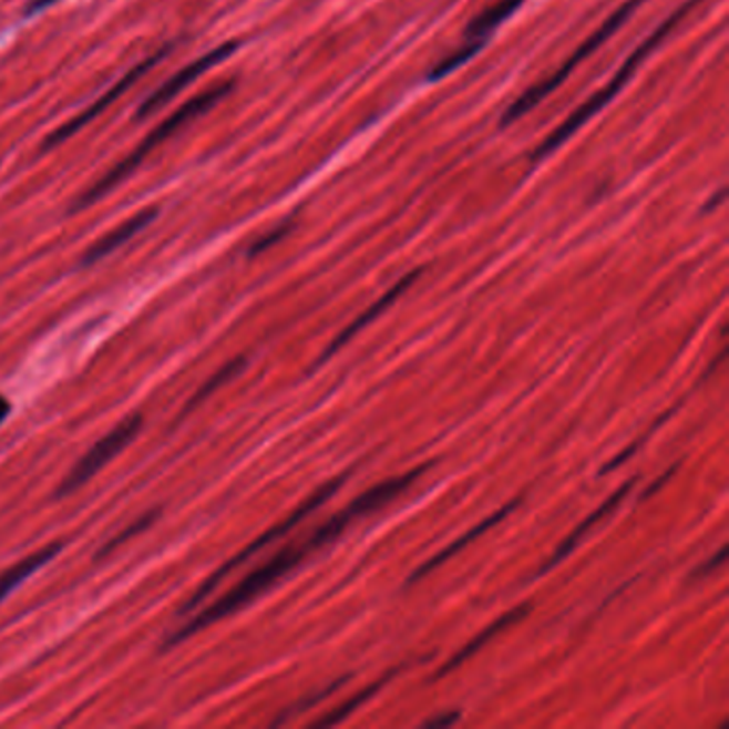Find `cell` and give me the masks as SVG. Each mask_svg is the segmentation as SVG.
<instances>
[{"label": "cell", "instance_id": "cell-1", "mask_svg": "<svg viewBox=\"0 0 729 729\" xmlns=\"http://www.w3.org/2000/svg\"><path fill=\"white\" fill-rule=\"evenodd\" d=\"M358 517L353 512L351 505H347L342 512H338L332 517H328L319 528H315L310 535H306L305 540L294 542L289 546L278 550L273 558H268L264 565H259L255 572H250L248 576L240 579L234 588H229L223 597H218L213 606L202 609L195 618H191L184 627L178 632H174L170 638L165 639L163 650L174 648L178 644H183L184 639L208 629L213 623L232 616L234 612L246 606L248 602H253L255 597H259L266 588H270L274 582H278L280 577L287 576L294 567H298L306 556L319 547L335 542L336 537Z\"/></svg>", "mask_w": 729, "mask_h": 729}, {"label": "cell", "instance_id": "cell-2", "mask_svg": "<svg viewBox=\"0 0 729 729\" xmlns=\"http://www.w3.org/2000/svg\"><path fill=\"white\" fill-rule=\"evenodd\" d=\"M699 0H687L682 7H678L674 13H669L668 18L650 32L638 48L627 57V61L623 62L618 66V71L612 75L608 84L604 89L595 92L593 96H588L579 107H576L565 121L561 122L546 140L533 151V161H542L546 158L550 154L554 153L556 148H561L574 133H577L586 122L591 121L593 116H597L606 105H609L612 99L618 96V92L623 91L627 86V82L634 78V73L638 71L639 64L646 61L666 39H668L669 32L674 31L696 7H698Z\"/></svg>", "mask_w": 729, "mask_h": 729}, {"label": "cell", "instance_id": "cell-3", "mask_svg": "<svg viewBox=\"0 0 729 729\" xmlns=\"http://www.w3.org/2000/svg\"><path fill=\"white\" fill-rule=\"evenodd\" d=\"M232 86H234V84H229V82H227V84H218V86H214L211 91L202 92V94H197L195 99L186 101L181 110H176L167 121L161 122L156 129H153V131L142 140V144H140L133 153L129 154V156H124L121 163L114 165V167H112V170H110L99 183L92 184L91 188H89V191L75 202L73 213H80V211H84V208L92 206L94 202L103 199L105 195H110L119 184L124 183V181H126V178L140 167V163H142L148 154L153 153L156 146H161L165 140H170L174 133H178L184 124H188V122L199 119L202 114H206L208 110H213L214 105H216L220 99H225V96L232 92Z\"/></svg>", "mask_w": 729, "mask_h": 729}, {"label": "cell", "instance_id": "cell-4", "mask_svg": "<svg viewBox=\"0 0 729 729\" xmlns=\"http://www.w3.org/2000/svg\"><path fill=\"white\" fill-rule=\"evenodd\" d=\"M639 2L641 0H627V2H623L609 16L608 20L597 31L593 32L567 61L561 64V69H556L546 80L533 84L528 91L522 92L516 101L512 105H507V110L503 112L501 126H510V124L520 121L522 116H526L528 112H533L542 101H546L547 96L556 91L558 86H563L569 80V75L576 71L577 66L586 61L588 57H593L608 39H612V34H616V31L638 11Z\"/></svg>", "mask_w": 729, "mask_h": 729}, {"label": "cell", "instance_id": "cell-5", "mask_svg": "<svg viewBox=\"0 0 729 729\" xmlns=\"http://www.w3.org/2000/svg\"><path fill=\"white\" fill-rule=\"evenodd\" d=\"M347 478H349V475L345 473V475H340V478H335V480L326 482L324 486L317 487V490L306 499L302 505H298L296 512H291V514L285 517V520H280L278 524H274L273 528H268L264 535H259L253 544H248V546L244 547L243 552H238L234 558H229L225 565H220V567L214 572L213 576L208 577V579L195 591V595L184 604L183 614H188L191 609H195L199 604H204V602L208 599V595L213 593L214 588H216L225 577L229 576L232 572H236L240 565H244L248 558H253L257 552H261L264 547L270 546L273 542H278L280 537H285L287 533H291V531H294L302 520L310 516L317 507H321L324 503H328V501L335 496L336 492L342 487V484L347 482Z\"/></svg>", "mask_w": 729, "mask_h": 729}, {"label": "cell", "instance_id": "cell-6", "mask_svg": "<svg viewBox=\"0 0 729 729\" xmlns=\"http://www.w3.org/2000/svg\"><path fill=\"white\" fill-rule=\"evenodd\" d=\"M142 425H144V415L142 413H133V415L124 418L121 424L114 425L105 437H101L91 450L71 466V471L62 480L61 486H59L54 496L64 499V496L78 492L86 482H91L92 478L105 464H110L114 458L121 454L122 450H126L133 443V439L137 437Z\"/></svg>", "mask_w": 729, "mask_h": 729}, {"label": "cell", "instance_id": "cell-7", "mask_svg": "<svg viewBox=\"0 0 729 729\" xmlns=\"http://www.w3.org/2000/svg\"><path fill=\"white\" fill-rule=\"evenodd\" d=\"M238 41H227L218 48H214L211 52H206L204 57H199L197 61L186 64L184 69H181L174 78H170L165 84H161L153 94L146 96V101L137 107V114L135 119H148L151 114H154L156 110L165 107L170 101H174L184 89H188L191 84H195L206 71H211L213 66H216L218 62L229 59L236 50H238Z\"/></svg>", "mask_w": 729, "mask_h": 729}, {"label": "cell", "instance_id": "cell-8", "mask_svg": "<svg viewBox=\"0 0 729 729\" xmlns=\"http://www.w3.org/2000/svg\"><path fill=\"white\" fill-rule=\"evenodd\" d=\"M167 52H170V45L163 48V50H158V52L153 54L151 59H146V61L135 64L131 71H126L110 91L103 92V94H101L92 105H89L80 116H75L73 121L64 122L59 131H54V133L45 140V148L59 146L62 142L71 140V135H75L78 131H82L86 124H91V121H94L101 112H105V110H107L119 96H122L124 92L129 91L140 78H144V75L153 69L154 64H158V62L163 61V59L167 57Z\"/></svg>", "mask_w": 729, "mask_h": 729}, {"label": "cell", "instance_id": "cell-9", "mask_svg": "<svg viewBox=\"0 0 729 729\" xmlns=\"http://www.w3.org/2000/svg\"><path fill=\"white\" fill-rule=\"evenodd\" d=\"M422 268H418V270H411L409 274H404L398 283H396L394 287H390L374 305L368 306L366 308L364 312H360L358 315V319H353L340 335L336 336L335 340L328 345V349H326V353L319 358V364H324V362H328L332 356H335L336 351L338 349H342L353 336L358 335V332H362L364 330L366 326H370L374 319H379L390 306L394 305L396 300L422 276Z\"/></svg>", "mask_w": 729, "mask_h": 729}, {"label": "cell", "instance_id": "cell-10", "mask_svg": "<svg viewBox=\"0 0 729 729\" xmlns=\"http://www.w3.org/2000/svg\"><path fill=\"white\" fill-rule=\"evenodd\" d=\"M522 503V496H516L514 501H510V503H505L501 510H496L494 514H490V516L484 517L480 524H475L473 528H469L462 537H458L456 542L454 544H450L448 547H443L441 552H437L434 556H430L428 561H425L424 565H420L413 574H411V577L407 579V586H411V584H415V582H420L422 577L430 576L434 569H439L441 565H445L450 558H454L456 556L458 552H462L464 547L471 546L475 540H480L484 533H487L490 528H494L496 524H501V520L503 517L510 516L512 512H516L517 505Z\"/></svg>", "mask_w": 729, "mask_h": 729}, {"label": "cell", "instance_id": "cell-11", "mask_svg": "<svg viewBox=\"0 0 729 729\" xmlns=\"http://www.w3.org/2000/svg\"><path fill=\"white\" fill-rule=\"evenodd\" d=\"M636 482H638V478H632V480H627L623 486L618 487L612 496H608L591 516L584 517L579 524H577L576 528L561 542V546L556 547L554 552H552V556L547 558L546 563L540 567V572H537V576H544V574H547L550 569H554L558 563H563L574 550H576L577 544L582 542V537L597 524V522H602L604 517L609 516L618 505H620V501L634 490V486H636Z\"/></svg>", "mask_w": 729, "mask_h": 729}, {"label": "cell", "instance_id": "cell-12", "mask_svg": "<svg viewBox=\"0 0 729 729\" xmlns=\"http://www.w3.org/2000/svg\"><path fill=\"white\" fill-rule=\"evenodd\" d=\"M531 608H533V606H531L528 602H524V604H520L516 608L510 609L507 614L499 616L494 623L487 625L484 632H480L475 638L469 639V641L458 650L456 655H452L441 668L437 669V671L432 674V680L445 678L448 674H452L454 669L460 668L464 661H469L473 655H478V653H480L486 644H490L492 639L496 638V636H501L505 629H510V627L517 625L524 616H528Z\"/></svg>", "mask_w": 729, "mask_h": 729}, {"label": "cell", "instance_id": "cell-13", "mask_svg": "<svg viewBox=\"0 0 729 729\" xmlns=\"http://www.w3.org/2000/svg\"><path fill=\"white\" fill-rule=\"evenodd\" d=\"M156 216H158V211H156V208H146V211H142V213L131 216L129 220H124V223L119 225L114 232H110L107 236H103L99 243L92 244L91 248L86 250V255L82 257V268L92 266V264L105 259L107 255H112L114 250H119L122 244L129 243V240L135 238L142 229H146Z\"/></svg>", "mask_w": 729, "mask_h": 729}, {"label": "cell", "instance_id": "cell-14", "mask_svg": "<svg viewBox=\"0 0 729 729\" xmlns=\"http://www.w3.org/2000/svg\"><path fill=\"white\" fill-rule=\"evenodd\" d=\"M62 542H54V544H48V546L37 550L29 554L27 558H22L20 563L11 565L9 569H4L0 574V602L7 599L11 595L13 588H18L22 582H27L29 577L39 572L41 567H45L59 552L62 550Z\"/></svg>", "mask_w": 729, "mask_h": 729}, {"label": "cell", "instance_id": "cell-15", "mask_svg": "<svg viewBox=\"0 0 729 729\" xmlns=\"http://www.w3.org/2000/svg\"><path fill=\"white\" fill-rule=\"evenodd\" d=\"M524 0H496L492 7L484 9L466 27V43H486L487 37L496 31L510 16H514Z\"/></svg>", "mask_w": 729, "mask_h": 729}, {"label": "cell", "instance_id": "cell-16", "mask_svg": "<svg viewBox=\"0 0 729 729\" xmlns=\"http://www.w3.org/2000/svg\"><path fill=\"white\" fill-rule=\"evenodd\" d=\"M400 666L394 669H390V671H386L377 682H372V685H368V687H364L362 691H358L353 698L347 699V701H342L340 706H336L335 710H330L326 717H321L319 721H315L312 723V728H332V726H336V723H340V721H345L356 708H360L362 704H366L368 699L372 698L374 694H379L392 678H394L396 674L400 671Z\"/></svg>", "mask_w": 729, "mask_h": 729}, {"label": "cell", "instance_id": "cell-17", "mask_svg": "<svg viewBox=\"0 0 729 729\" xmlns=\"http://www.w3.org/2000/svg\"><path fill=\"white\" fill-rule=\"evenodd\" d=\"M244 366H246V358H236V360H232V362H227V364L223 366L220 370H216L214 372L213 377L195 392V396L186 402V407H184L183 415L181 418H184L186 413H191V411H195L206 398H211V396L218 390V388H223V386H227L232 379H236L240 372L244 370Z\"/></svg>", "mask_w": 729, "mask_h": 729}, {"label": "cell", "instance_id": "cell-18", "mask_svg": "<svg viewBox=\"0 0 729 729\" xmlns=\"http://www.w3.org/2000/svg\"><path fill=\"white\" fill-rule=\"evenodd\" d=\"M349 678H351V674H347V676H340L338 680L330 682V685H328V687H324L321 691H315V694H310V696H305V698L298 699L294 706H289L287 710H283V712H280V715L274 719L273 726H280V723H285V721L294 719L296 715H300V712H305V710H308V708L317 706L319 701H324V699L330 698L332 694H336L338 689H342V687L349 682Z\"/></svg>", "mask_w": 729, "mask_h": 729}, {"label": "cell", "instance_id": "cell-19", "mask_svg": "<svg viewBox=\"0 0 729 729\" xmlns=\"http://www.w3.org/2000/svg\"><path fill=\"white\" fill-rule=\"evenodd\" d=\"M154 517H158V512H156V510L148 512V514H144V516L140 517V520H135L133 524H129L124 531H121L119 535H114V537H112V542H107L105 546L101 547V550L96 552V556H94V558H96V561H101L105 554L114 552L116 547L121 546V544H124V542H129L131 537H135L137 533L146 531V528L153 524Z\"/></svg>", "mask_w": 729, "mask_h": 729}, {"label": "cell", "instance_id": "cell-20", "mask_svg": "<svg viewBox=\"0 0 729 729\" xmlns=\"http://www.w3.org/2000/svg\"><path fill=\"white\" fill-rule=\"evenodd\" d=\"M480 48H482V43H466L462 50H458V52L450 54L448 59H443L439 64H434L432 71H430V80H441V78L450 75L452 71H456L460 64H464L469 59H473L480 52Z\"/></svg>", "mask_w": 729, "mask_h": 729}, {"label": "cell", "instance_id": "cell-21", "mask_svg": "<svg viewBox=\"0 0 729 729\" xmlns=\"http://www.w3.org/2000/svg\"><path fill=\"white\" fill-rule=\"evenodd\" d=\"M723 561H726V547H721L710 561H706L701 567H698V569L691 574V577L696 579V577L710 576L715 569H719V567L723 565Z\"/></svg>", "mask_w": 729, "mask_h": 729}, {"label": "cell", "instance_id": "cell-22", "mask_svg": "<svg viewBox=\"0 0 729 729\" xmlns=\"http://www.w3.org/2000/svg\"><path fill=\"white\" fill-rule=\"evenodd\" d=\"M456 721H460V712L450 710V712H443V715H434L432 719H425L422 728H448V726H454Z\"/></svg>", "mask_w": 729, "mask_h": 729}, {"label": "cell", "instance_id": "cell-23", "mask_svg": "<svg viewBox=\"0 0 729 729\" xmlns=\"http://www.w3.org/2000/svg\"><path fill=\"white\" fill-rule=\"evenodd\" d=\"M287 232H289V227H280V229H276V232H273L270 236H266V238H261L259 243L253 244V248L248 250V255L253 257V255H259V253H264V250H266V248H270L274 243H278V240H280L285 234H287Z\"/></svg>", "mask_w": 729, "mask_h": 729}, {"label": "cell", "instance_id": "cell-24", "mask_svg": "<svg viewBox=\"0 0 729 729\" xmlns=\"http://www.w3.org/2000/svg\"><path fill=\"white\" fill-rule=\"evenodd\" d=\"M678 466H680V462H678V464H674L671 469H668V471H666V473H664V475H661V478H659L655 484H650L648 490L641 494V499H650V496H653V494H655L659 487L664 486V484H668L669 480H671V475H674V471H676Z\"/></svg>", "mask_w": 729, "mask_h": 729}, {"label": "cell", "instance_id": "cell-25", "mask_svg": "<svg viewBox=\"0 0 729 729\" xmlns=\"http://www.w3.org/2000/svg\"><path fill=\"white\" fill-rule=\"evenodd\" d=\"M57 2H59V0H31V2H29V7H27V16H34V13H39V11L48 9V7L57 4Z\"/></svg>", "mask_w": 729, "mask_h": 729}, {"label": "cell", "instance_id": "cell-26", "mask_svg": "<svg viewBox=\"0 0 729 729\" xmlns=\"http://www.w3.org/2000/svg\"><path fill=\"white\" fill-rule=\"evenodd\" d=\"M9 413H11V404H9V400L4 396H0V424L9 418Z\"/></svg>", "mask_w": 729, "mask_h": 729}]
</instances>
